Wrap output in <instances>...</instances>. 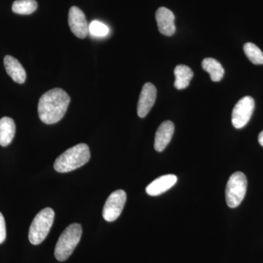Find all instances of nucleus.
<instances>
[{"mask_svg": "<svg viewBox=\"0 0 263 263\" xmlns=\"http://www.w3.org/2000/svg\"><path fill=\"white\" fill-rule=\"evenodd\" d=\"M70 103V96L60 88L46 91L38 103L40 119L46 124H56L65 116Z\"/></svg>", "mask_w": 263, "mask_h": 263, "instance_id": "obj_1", "label": "nucleus"}, {"mask_svg": "<svg viewBox=\"0 0 263 263\" xmlns=\"http://www.w3.org/2000/svg\"><path fill=\"white\" fill-rule=\"evenodd\" d=\"M90 151L85 143L71 147L55 161L53 167L59 173H68L79 168L89 162Z\"/></svg>", "mask_w": 263, "mask_h": 263, "instance_id": "obj_2", "label": "nucleus"}, {"mask_svg": "<svg viewBox=\"0 0 263 263\" xmlns=\"http://www.w3.org/2000/svg\"><path fill=\"white\" fill-rule=\"evenodd\" d=\"M82 235V228L80 224L74 223L67 227L60 235L55 248V257L63 262L70 257L79 245Z\"/></svg>", "mask_w": 263, "mask_h": 263, "instance_id": "obj_3", "label": "nucleus"}, {"mask_svg": "<svg viewBox=\"0 0 263 263\" xmlns=\"http://www.w3.org/2000/svg\"><path fill=\"white\" fill-rule=\"evenodd\" d=\"M54 216V212L51 208L43 209L36 215L29 231V240L32 245H41L46 239L53 226Z\"/></svg>", "mask_w": 263, "mask_h": 263, "instance_id": "obj_4", "label": "nucleus"}, {"mask_svg": "<svg viewBox=\"0 0 263 263\" xmlns=\"http://www.w3.org/2000/svg\"><path fill=\"white\" fill-rule=\"evenodd\" d=\"M247 190V179L245 174L236 172L230 176L227 183L226 196L228 206L234 209L243 201Z\"/></svg>", "mask_w": 263, "mask_h": 263, "instance_id": "obj_5", "label": "nucleus"}, {"mask_svg": "<svg viewBox=\"0 0 263 263\" xmlns=\"http://www.w3.org/2000/svg\"><path fill=\"white\" fill-rule=\"evenodd\" d=\"M254 100L252 97L247 96L240 99L235 105L232 113V124L236 129L245 127L253 114Z\"/></svg>", "mask_w": 263, "mask_h": 263, "instance_id": "obj_6", "label": "nucleus"}, {"mask_svg": "<svg viewBox=\"0 0 263 263\" xmlns=\"http://www.w3.org/2000/svg\"><path fill=\"white\" fill-rule=\"evenodd\" d=\"M127 200V194L122 190L110 194L104 205L103 216L108 222L117 220L122 214Z\"/></svg>", "mask_w": 263, "mask_h": 263, "instance_id": "obj_7", "label": "nucleus"}, {"mask_svg": "<svg viewBox=\"0 0 263 263\" xmlns=\"http://www.w3.org/2000/svg\"><path fill=\"white\" fill-rule=\"evenodd\" d=\"M69 27L76 37L84 39L89 32V25L84 12L76 6L69 10Z\"/></svg>", "mask_w": 263, "mask_h": 263, "instance_id": "obj_8", "label": "nucleus"}, {"mask_svg": "<svg viewBox=\"0 0 263 263\" xmlns=\"http://www.w3.org/2000/svg\"><path fill=\"white\" fill-rule=\"evenodd\" d=\"M157 98V89L152 83H146L142 88L139 100H138V117H146L149 113L151 109L155 105Z\"/></svg>", "mask_w": 263, "mask_h": 263, "instance_id": "obj_9", "label": "nucleus"}, {"mask_svg": "<svg viewBox=\"0 0 263 263\" xmlns=\"http://www.w3.org/2000/svg\"><path fill=\"white\" fill-rule=\"evenodd\" d=\"M156 20L160 33L165 36H172L176 32L175 15L167 8H159L156 12Z\"/></svg>", "mask_w": 263, "mask_h": 263, "instance_id": "obj_10", "label": "nucleus"}, {"mask_svg": "<svg viewBox=\"0 0 263 263\" xmlns=\"http://www.w3.org/2000/svg\"><path fill=\"white\" fill-rule=\"evenodd\" d=\"M176 182H177V177L175 175H164L154 180L147 186L146 193L150 196H158L172 188Z\"/></svg>", "mask_w": 263, "mask_h": 263, "instance_id": "obj_11", "label": "nucleus"}, {"mask_svg": "<svg viewBox=\"0 0 263 263\" xmlns=\"http://www.w3.org/2000/svg\"><path fill=\"white\" fill-rule=\"evenodd\" d=\"M175 127L171 121H165L160 124L156 132L155 148L157 152H161L169 144L174 136Z\"/></svg>", "mask_w": 263, "mask_h": 263, "instance_id": "obj_12", "label": "nucleus"}, {"mask_svg": "<svg viewBox=\"0 0 263 263\" xmlns=\"http://www.w3.org/2000/svg\"><path fill=\"white\" fill-rule=\"evenodd\" d=\"M5 70L13 81L18 84H24L27 79V72L23 66L14 57L7 55L4 58Z\"/></svg>", "mask_w": 263, "mask_h": 263, "instance_id": "obj_13", "label": "nucleus"}, {"mask_svg": "<svg viewBox=\"0 0 263 263\" xmlns=\"http://www.w3.org/2000/svg\"><path fill=\"white\" fill-rule=\"evenodd\" d=\"M15 124L13 119L3 117L0 119V146H7L14 138Z\"/></svg>", "mask_w": 263, "mask_h": 263, "instance_id": "obj_14", "label": "nucleus"}, {"mask_svg": "<svg viewBox=\"0 0 263 263\" xmlns=\"http://www.w3.org/2000/svg\"><path fill=\"white\" fill-rule=\"evenodd\" d=\"M175 80L174 86L179 90L186 89L190 85V81L193 78V70L190 67L184 65L176 66L174 70Z\"/></svg>", "mask_w": 263, "mask_h": 263, "instance_id": "obj_15", "label": "nucleus"}, {"mask_svg": "<svg viewBox=\"0 0 263 263\" xmlns=\"http://www.w3.org/2000/svg\"><path fill=\"white\" fill-rule=\"evenodd\" d=\"M202 67L204 70L209 72L211 79L214 82L221 81L224 76V68L215 59H204L202 62Z\"/></svg>", "mask_w": 263, "mask_h": 263, "instance_id": "obj_16", "label": "nucleus"}, {"mask_svg": "<svg viewBox=\"0 0 263 263\" xmlns=\"http://www.w3.org/2000/svg\"><path fill=\"white\" fill-rule=\"evenodd\" d=\"M37 8V3L35 0H16L12 5L13 11L20 15L32 14Z\"/></svg>", "mask_w": 263, "mask_h": 263, "instance_id": "obj_17", "label": "nucleus"}, {"mask_svg": "<svg viewBox=\"0 0 263 263\" xmlns=\"http://www.w3.org/2000/svg\"><path fill=\"white\" fill-rule=\"evenodd\" d=\"M246 56L254 65H263V52L252 43H246L243 46Z\"/></svg>", "mask_w": 263, "mask_h": 263, "instance_id": "obj_18", "label": "nucleus"}, {"mask_svg": "<svg viewBox=\"0 0 263 263\" xmlns=\"http://www.w3.org/2000/svg\"><path fill=\"white\" fill-rule=\"evenodd\" d=\"M89 32L95 37H105L108 34L109 28L99 21H93L89 25Z\"/></svg>", "mask_w": 263, "mask_h": 263, "instance_id": "obj_19", "label": "nucleus"}, {"mask_svg": "<svg viewBox=\"0 0 263 263\" xmlns=\"http://www.w3.org/2000/svg\"><path fill=\"white\" fill-rule=\"evenodd\" d=\"M5 238H6V226H5L4 216L0 212V245L5 241Z\"/></svg>", "mask_w": 263, "mask_h": 263, "instance_id": "obj_20", "label": "nucleus"}, {"mask_svg": "<svg viewBox=\"0 0 263 263\" xmlns=\"http://www.w3.org/2000/svg\"><path fill=\"white\" fill-rule=\"evenodd\" d=\"M258 141L259 144H260L261 146H263V130L261 132V133H259V134Z\"/></svg>", "mask_w": 263, "mask_h": 263, "instance_id": "obj_21", "label": "nucleus"}]
</instances>
